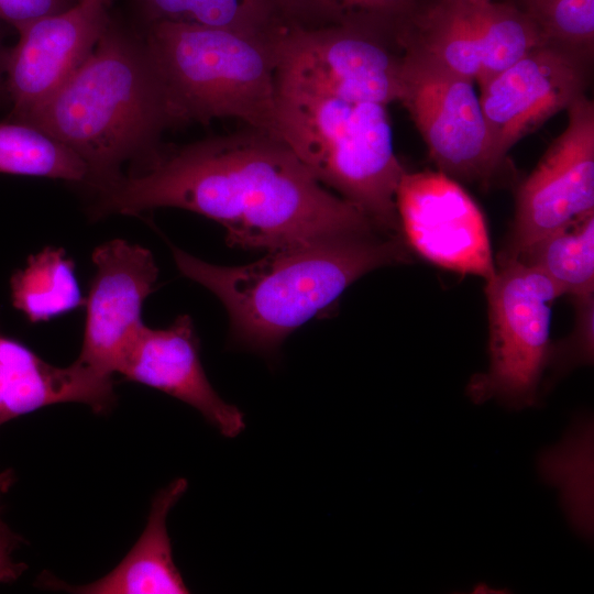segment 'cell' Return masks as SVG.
<instances>
[{
    "mask_svg": "<svg viewBox=\"0 0 594 594\" xmlns=\"http://www.w3.org/2000/svg\"><path fill=\"white\" fill-rule=\"evenodd\" d=\"M386 107L277 88L276 136L381 232L400 234L396 193L406 170L394 152Z\"/></svg>",
    "mask_w": 594,
    "mask_h": 594,
    "instance_id": "cell-5",
    "label": "cell"
},
{
    "mask_svg": "<svg viewBox=\"0 0 594 594\" xmlns=\"http://www.w3.org/2000/svg\"><path fill=\"white\" fill-rule=\"evenodd\" d=\"M278 31L252 35L187 23L147 24L143 41L170 123L235 118L276 136Z\"/></svg>",
    "mask_w": 594,
    "mask_h": 594,
    "instance_id": "cell-4",
    "label": "cell"
},
{
    "mask_svg": "<svg viewBox=\"0 0 594 594\" xmlns=\"http://www.w3.org/2000/svg\"><path fill=\"white\" fill-rule=\"evenodd\" d=\"M15 475L11 469L0 472V499L6 494L12 484L14 483Z\"/></svg>",
    "mask_w": 594,
    "mask_h": 594,
    "instance_id": "cell-27",
    "label": "cell"
},
{
    "mask_svg": "<svg viewBox=\"0 0 594 594\" xmlns=\"http://www.w3.org/2000/svg\"><path fill=\"white\" fill-rule=\"evenodd\" d=\"M79 403L105 414L116 403L113 378L78 361L61 367L0 331V426L46 406Z\"/></svg>",
    "mask_w": 594,
    "mask_h": 594,
    "instance_id": "cell-15",
    "label": "cell"
},
{
    "mask_svg": "<svg viewBox=\"0 0 594 594\" xmlns=\"http://www.w3.org/2000/svg\"><path fill=\"white\" fill-rule=\"evenodd\" d=\"M276 47L277 88L385 106L399 99L404 48L395 36L361 26L283 24Z\"/></svg>",
    "mask_w": 594,
    "mask_h": 594,
    "instance_id": "cell-7",
    "label": "cell"
},
{
    "mask_svg": "<svg viewBox=\"0 0 594 594\" xmlns=\"http://www.w3.org/2000/svg\"><path fill=\"white\" fill-rule=\"evenodd\" d=\"M593 424L578 421L564 441L540 457L544 481L557 485L574 529L588 537L593 530Z\"/></svg>",
    "mask_w": 594,
    "mask_h": 594,
    "instance_id": "cell-18",
    "label": "cell"
},
{
    "mask_svg": "<svg viewBox=\"0 0 594 594\" xmlns=\"http://www.w3.org/2000/svg\"><path fill=\"white\" fill-rule=\"evenodd\" d=\"M591 58L592 53L544 42L480 87L495 168L519 140L584 95Z\"/></svg>",
    "mask_w": 594,
    "mask_h": 594,
    "instance_id": "cell-10",
    "label": "cell"
},
{
    "mask_svg": "<svg viewBox=\"0 0 594 594\" xmlns=\"http://www.w3.org/2000/svg\"><path fill=\"white\" fill-rule=\"evenodd\" d=\"M285 25L367 28L398 38L420 0H273Z\"/></svg>",
    "mask_w": 594,
    "mask_h": 594,
    "instance_id": "cell-20",
    "label": "cell"
},
{
    "mask_svg": "<svg viewBox=\"0 0 594 594\" xmlns=\"http://www.w3.org/2000/svg\"><path fill=\"white\" fill-rule=\"evenodd\" d=\"M0 174L88 183L84 161L70 148L21 122H0Z\"/></svg>",
    "mask_w": 594,
    "mask_h": 594,
    "instance_id": "cell-22",
    "label": "cell"
},
{
    "mask_svg": "<svg viewBox=\"0 0 594 594\" xmlns=\"http://www.w3.org/2000/svg\"><path fill=\"white\" fill-rule=\"evenodd\" d=\"M109 0H78L69 9L15 25L16 44L7 52L6 92L13 121L22 122L87 58L110 18Z\"/></svg>",
    "mask_w": 594,
    "mask_h": 594,
    "instance_id": "cell-12",
    "label": "cell"
},
{
    "mask_svg": "<svg viewBox=\"0 0 594 594\" xmlns=\"http://www.w3.org/2000/svg\"><path fill=\"white\" fill-rule=\"evenodd\" d=\"M78 0H0V20L15 26L33 19L63 12Z\"/></svg>",
    "mask_w": 594,
    "mask_h": 594,
    "instance_id": "cell-25",
    "label": "cell"
},
{
    "mask_svg": "<svg viewBox=\"0 0 594 594\" xmlns=\"http://www.w3.org/2000/svg\"><path fill=\"white\" fill-rule=\"evenodd\" d=\"M440 172L468 180L495 172L474 81L431 57L404 50L399 99Z\"/></svg>",
    "mask_w": 594,
    "mask_h": 594,
    "instance_id": "cell-8",
    "label": "cell"
},
{
    "mask_svg": "<svg viewBox=\"0 0 594 594\" xmlns=\"http://www.w3.org/2000/svg\"><path fill=\"white\" fill-rule=\"evenodd\" d=\"M396 208L405 242L424 258L486 280L495 275L484 216L452 177L440 170L405 172Z\"/></svg>",
    "mask_w": 594,
    "mask_h": 594,
    "instance_id": "cell-11",
    "label": "cell"
},
{
    "mask_svg": "<svg viewBox=\"0 0 594 594\" xmlns=\"http://www.w3.org/2000/svg\"><path fill=\"white\" fill-rule=\"evenodd\" d=\"M514 3L530 16L547 42L593 52L594 0H518Z\"/></svg>",
    "mask_w": 594,
    "mask_h": 594,
    "instance_id": "cell-23",
    "label": "cell"
},
{
    "mask_svg": "<svg viewBox=\"0 0 594 594\" xmlns=\"http://www.w3.org/2000/svg\"><path fill=\"white\" fill-rule=\"evenodd\" d=\"M12 306L32 323L45 322L85 306L74 261L61 248L30 255L10 279Z\"/></svg>",
    "mask_w": 594,
    "mask_h": 594,
    "instance_id": "cell-17",
    "label": "cell"
},
{
    "mask_svg": "<svg viewBox=\"0 0 594 594\" xmlns=\"http://www.w3.org/2000/svg\"><path fill=\"white\" fill-rule=\"evenodd\" d=\"M7 52L8 51H4V48L2 47L1 40H0V97L2 96L3 92H6L3 76H4V64H6Z\"/></svg>",
    "mask_w": 594,
    "mask_h": 594,
    "instance_id": "cell-28",
    "label": "cell"
},
{
    "mask_svg": "<svg viewBox=\"0 0 594 594\" xmlns=\"http://www.w3.org/2000/svg\"><path fill=\"white\" fill-rule=\"evenodd\" d=\"M173 256L184 276L224 305L233 343L267 356L361 276L409 260L403 235L385 233L273 250L260 261L234 267L204 262L177 248Z\"/></svg>",
    "mask_w": 594,
    "mask_h": 594,
    "instance_id": "cell-2",
    "label": "cell"
},
{
    "mask_svg": "<svg viewBox=\"0 0 594 594\" xmlns=\"http://www.w3.org/2000/svg\"><path fill=\"white\" fill-rule=\"evenodd\" d=\"M566 110V128L518 189L499 263L594 213V106L582 95Z\"/></svg>",
    "mask_w": 594,
    "mask_h": 594,
    "instance_id": "cell-9",
    "label": "cell"
},
{
    "mask_svg": "<svg viewBox=\"0 0 594 594\" xmlns=\"http://www.w3.org/2000/svg\"><path fill=\"white\" fill-rule=\"evenodd\" d=\"M546 275L561 295L584 298L594 290V216L553 232L518 258ZM514 261V260H513Z\"/></svg>",
    "mask_w": 594,
    "mask_h": 594,
    "instance_id": "cell-19",
    "label": "cell"
},
{
    "mask_svg": "<svg viewBox=\"0 0 594 594\" xmlns=\"http://www.w3.org/2000/svg\"><path fill=\"white\" fill-rule=\"evenodd\" d=\"M21 123L77 154L96 189L120 177L121 166L172 124L144 41L110 21L81 65Z\"/></svg>",
    "mask_w": 594,
    "mask_h": 594,
    "instance_id": "cell-3",
    "label": "cell"
},
{
    "mask_svg": "<svg viewBox=\"0 0 594 594\" xmlns=\"http://www.w3.org/2000/svg\"><path fill=\"white\" fill-rule=\"evenodd\" d=\"M21 543L22 538L0 519V582H14L26 570L25 563L16 562L13 559V552Z\"/></svg>",
    "mask_w": 594,
    "mask_h": 594,
    "instance_id": "cell-26",
    "label": "cell"
},
{
    "mask_svg": "<svg viewBox=\"0 0 594 594\" xmlns=\"http://www.w3.org/2000/svg\"><path fill=\"white\" fill-rule=\"evenodd\" d=\"M576 326L572 339L558 350L557 370L566 371L578 364H590L593 362L594 353V298L587 296L575 298Z\"/></svg>",
    "mask_w": 594,
    "mask_h": 594,
    "instance_id": "cell-24",
    "label": "cell"
},
{
    "mask_svg": "<svg viewBox=\"0 0 594 594\" xmlns=\"http://www.w3.org/2000/svg\"><path fill=\"white\" fill-rule=\"evenodd\" d=\"M188 482L178 477L154 497L145 528L124 559L94 582L69 586L55 579L42 580L46 586L81 594H185L188 586L175 564L167 532V516L187 491Z\"/></svg>",
    "mask_w": 594,
    "mask_h": 594,
    "instance_id": "cell-16",
    "label": "cell"
},
{
    "mask_svg": "<svg viewBox=\"0 0 594 594\" xmlns=\"http://www.w3.org/2000/svg\"><path fill=\"white\" fill-rule=\"evenodd\" d=\"M147 24L175 22L271 35L283 24L273 0H138Z\"/></svg>",
    "mask_w": 594,
    "mask_h": 594,
    "instance_id": "cell-21",
    "label": "cell"
},
{
    "mask_svg": "<svg viewBox=\"0 0 594 594\" xmlns=\"http://www.w3.org/2000/svg\"><path fill=\"white\" fill-rule=\"evenodd\" d=\"M117 373L191 406L223 437L235 438L245 429L243 413L224 402L210 384L187 315L165 329L144 324L124 350Z\"/></svg>",
    "mask_w": 594,
    "mask_h": 594,
    "instance_id": "cell-14",
    "label": "cell"
},
{
    "mask_svg": "<svg viewBox=\"0 0 594 594\" xmlns=\"http://www.w3.org/2000/svg\"><path fill=\"white\" fill-rule=\"evenodd\" d=\"M98 215L172 207L219 222L227 243L267 251L383 233L322 187L278 138L251 127L155 156L99 189Z\"/></svg>",
    "mask_w": 594,
    "mask_h": 594,
    "instance_id": "cell-1",
    "label": "cell"
},
{
    "mask_svg": "<svg viewBox=\"0 0 594 594\" xmlns=\"http://www.w3.org/2000/svg\"><path fill=\"white\" fill-rule=\"evenodd\" d=\"M499 266L485 287L490 365L470 381L468 395L476 404L496 399L519 410L538 403L551 353V305L561 294L546 275L521 261Z\"/></svg>",
    "mask_w": 594,
    "mask_h": 594,
    "instance_id": "cell-6",
    "label": "cell"
},
{
    "mask_svg": "<svg viewBox=\"0 0 594 594\" xmlns=\"http://www.w3.org/2000/svg\"><path fill=\"white\" fill-rule=\"evenodd\" d=\"M92 262L96 272L86 297L76 361L113 377L124 350L144 326L142 307L154 290L158 268L147 249L121 239L97 246Z\"/></svg>",
    "mask_w": 594,
    "mask_h": 594,
    "instance_id": "cell-13",
    "label": "cell"
}]
</instances>
